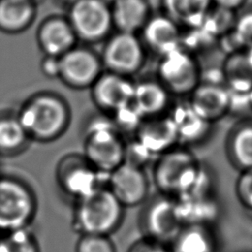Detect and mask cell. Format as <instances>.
<instances>
[{
  "mask_svg": "<svg viewBox=\"0 0 252 252\" xmlns=\"http://www.w3.org/2000/svg\"><path fill=\"white\" fill-rule=\"evenodd\" d=\"M17 116L31 141L48 143L65 133L71 112L61 96L52 93H39L24 103Z\"/></svg>",
  "mask_w": 252,
  "mask_h": 252,
  "instance_id": "cell-1",
  "label": "cell"
},
{
  "mask_svg": "<svg viewBox=\"0 0 252 252\" xmlns=\"http://www.w3.org/2000/svg\"><path fill=\"white\" fill-rule=\"evenodd\" d=\"M125 208L106 185L75 201L73 226L82 234L109 235L121 225Z\"/></svg>",
  "mask_w": 252,
  "mask_h": 252,
  "instance_id": "cell-2",
  "label": "cell"
},
{
  "mask_svg": "<svg viewBox=\"0 0 252 252\" xmlns=\"http://www.w3.org/2000/svg\"><path fill=\"white\" fill-rule=\"evenodd\" d=\"M126 139L116 129L110 116H96L89 121L84 137V153L89 163L108 175L124 162Z\"/></svg>",
  "mask_w": 252,
  "mask_h": 252,
  "instance_id": "cell-3",
  "label": "cell"
},
{
  "mask_svg": "<svg viewBox=\"0 0 252 252\" xmlns=\"http://www.w3.org/2000/svg\"><path fill=\"white\" fill-rule=\"evenodd\" d=\"M37 210L36 197L19 177L0 174V233L27 228Z\"/></svg>",
  "mask_w": 252,
  "mask_h": 252,
  "instance_id": "cell-4",
  "label": "cell"
},
{
  "mask_svg": "<svg viewBox=\"0 0 252 252\" xmlns=\"http://www.w3.org/2000/svg\"><path fill=\"white\" fill-rule=\"evenodd\" d=\"M142 206L139 225L143 236L166 245L172 242L182 227L176 198L158 192Z\"/></svg>",
  "mask_w": 252,
  "mask_h": 252,
  "instance_id": "cell-5",
  "label": "cell"
},
{
  "mask_svg": "<svg viewBox=\"0 0 252 252\" xmlns=\"http://www.w3.org/2000/svg\"><path fill=\"white\" fill-rule=\"evenodd\" d=\"M157 76L170 95L189 96L201 83V68L194 54L181 46L160 56Z\"/></svg>",
  "mask_w": 252,
  "mask_h": 252,
  "instance_id": "cell-6",
  "label": "cell"
},
{
  "mask_svg": "<svg viewBox=\"0 0 252 252\" xmlns=\"http://www.w3.org/2000/svg\"><path fill=\"white\" fill-rule=\"evenodd\" d=\"M67 20L78 39L92 43L104 39L113 27L106 0H76L70 4Z\"/></svg>",
  "mask_w": 252,
  "mask_h": 252,
  "instance_id": "cell-7",
  "label": "cell"
},
{
  "mask_svg": "<svg viewBox=\"0 0 252 252\" xmlns=\"http://www.w3.org/2000/svg\"><path fill=\"white\" fill-rule=\"evenodd\" d=\"M107 175L99 173L81 154L63 157L56 167V181L61 191L75 201L105 185Z\"/></svg>",
  "mask_w": 252,
  "mask_h": 252,
  "instance_id": "cell-8",
  "label": "cell"
},
{
  "mask_svg": "<svg viewBox=\"0 0 252 252\" xmlns=\"http://www.w3.org/2000/svg\"><path fill=\"white\" fill-rule=\"evenodd\" d=\"M100 60L108 72L129 77L144 65L145 45L137 34L117 32L106 40Z\"/></svg>",
  "mask_w": 252,
  "mask_h": 252,
  "instance_id": "cell-9",
  "label": "cell"
},
{
  "mask_svg": "<svg viewBox=\"0 0 252 252\" xmlns=\"http://www.w3.org/2000/svg\"><path fill=\"white\" fill-rule=\"evenodd\" d=\"M102 63L94 51L74 46L59 57V77L73 89L91 88L102 74Z\"/></svg>",
  "mask_w": 252,
  "mask_h": 252,
  "instance_id": "cell-10",
  "label": "cell"
},
{
  "mask_svg": "<svg viewBox=\"0 0 252 252\" xmlns=\"http://www.w3.org/2000/svg\"><path fill=\"white\" fill-rule=\"evenodd\" d=\"M105 185L124 208L143 205L149 198L150 182L145 169L126 162L107 175Z\"/></svg>",
  "mask_w": 252,
  "mask_h": 252,
  "instance_id": "cell-11",
  "label": "cell"
},
{
  "mask_svg": "<svg viewBox=\"0 0 252 252\" xmlns=\"http://www.w3.org/2000/svg\"><path fill=\"white\" fill-rule=\"evenodd\" d=\"M198 160L185 147H175L159 156L153 168V180L158 193L174 197L183 173Z\"/></svg>",
  "mask_w": 252,
  "mask_h": 252,
  "instance_id": "cell-12",
  "label": "cell"
},
{
  "mask_svg": "<svg viewBox=\"0 0 252 252\" xmlns=\"http://www.w3.org/2000/svg\"><path fill=\"white\" fill-rule=\"evenodd\" d=\"M231 98L232 94L224 85L201 81L189 94L187 102L199 117L213 124L230 111Z\"/></svg>",
  "mask_w": 252,
  "mask_h": 252,
  "instance_id": "cell-13",
  "label": "cell"
},
{
  "mask_svg": "<svg viewBox=\"0 0 252 252\" xmlns=\"http://www.w3.org/2000/svg\"><path fill=\"white\" fill-rule=\"evenodd\" d=\"M134 87L129 77L107 71L91 87L92 97L98 108L110 115L132 103Z\"/></svg>",
  "mask_w": 252,
  "mask_h": 252,
  "instance_id": "cell-14",
  "label": "cell"
},
{
  "mask_svg": "<svg viewBox=\"0 0 252 252\" xmlns=\"http://www.w3.org/2000/svg\"><path fill=\"white\" fill-rule=\"evenodd\" d=\"M133 138L154 157L177 147L179 143L177 129L169 115L144 119Z\"/></svg>",
  "mask_w": 252,
  "mask_h": 252,
  "instance_id": "cell-15",
  "label": "cell"
},
{
  "mask_svg": "<svg viewBox=\"0 0 252 252\" xmlns=\"http://www.w3.org/2000/svg\"><path fill=\"white\" fill-rule=\"evenodd\" d=\"M142 41L159 56L182 46L181 28L164 14L152 15L141 31Z\"/></svg>",
  "mask_w": 252,
  "mask_h": 252,
  "instance_id": "cell-16",
  "label": "cell"
},
{
  "mask_svg": "<svg viewBox=\"0 0 252 252\" xmlns=\"http://www.w3.org/2000/svg\"><path fill=\"white\" fill-rule=\"evenodd\" d=\"M37 43L45 56L60 57L76 46L77 36L67 18L50 17L43 21L36 33Z\"/></svg>",
  "mask_w": 252,
  "mask_h": 252,
  "instance_id": "cell-17",
  "label": "cell"
},
{
  "mask_svg": "<svg viewBox=\"0 0 252 252\" xmlns=\"http://www.w3.org/2000/svg\"><path fill=\"white\" fill-rule=\"evenodd\" d=\"M225 155L239 171L252 169V119H242L229 129L225 137Z\"/></svg>",
  "mask_w": 252,
  "mask_h": 252,
  "instance_id": "cell-18",
  "label": "cell"
},
{
  "mask_svg": "<svg viewBox=\"0 0 252 252\" xmlns=\"http://www.w3.org/2000/svg\"><path fill=\"white\" fill-rule=\"evenodd\" d=\"M110 12L117 32L135 34L142 31L153 15L149 0H113Z\"/></svg>",
  "mask_w": 252,
  "mask_h": 252,
  "instance_id": "cell-19",
  "label": "cell"
},
{
  "mask_svg": "<svg viewBox=\"0 0 252 252\" xmlns=\"http://www.w3.org/2000/svg\"><path fill=\"white\" fill-rule=\"evenodd\" d=\"M170 101V94L158 80H144L134 87L132 104L146 118L162 115Z\"/></svg>",
  "mask_w": 252,
  "mask_h": 252,
  "instance_id": "cell-20",
  "label": "cell"
},
{
  "mask_svg": "<svg viewBox=\"0 0 252 252\" xmlns=\"http://www.w3.org/2000/svg\"><path fill=\"white\" fill-rule=\"evenodd\" d=\"M162 14L180 28H200L213 9L212 0H160Z\"/></svg>",
  "mask_w": 252,
  "mask_h": 252,
  "instance_id": "cell-21",
  "label": "cell"
},
{
  "mask_svg": "<svg viewBox=\"0 0 252 252\" xmlns=\"http://www.w3.org/2000/svg\"><path fill=\"white\" fill-rule=\"evenodd\" d=\"M225 87L233 94L246 95L252 92V53L250 50L231 52L223 65Z\"/></svg>",
  "mask_w": 252,
  "mask_h": 252,
  "instance_id": "cell-22",
  "label": "cell"
},
{
  "mask_svg": "<svg viewBox=\"0 0 252 252\" xmlns=\"http://www.w3.org/2000/svg\"><path fill=\"white\" fill-rule=\"evenodd\" d=\"M177 129L179 142L197 144L202 142L211 132L212 124L199 117L190 107L188 102L173 106L168 114Z\"/></svg>",
  "mask_w": 252,
  "mask_h": 252,
  "instance_id": "cell-23",
  "label": "cell"
},
{
  "mask_svg": "<svg viewBox=\"0 0 252 252\" xmlns=\"http://www.w3.org/2000/svg\"><path fill=\"white\" fill-rule=\"evenodd\" d=\"M171 252H215L217 238L211 225L185 224L171 242Z\"/></svg>",
  "mask_w": 252,
  "mask_h": 252,
  "instance_id": "cell-24",
  "label": "cell"
},
{
  "mask_svg": "<svg viewBox=\"0 0 252 252\" xmlns=\"http://www.w3.org/2000/svg\"><path fill=\"white\" fill-rule=\"evenodd\" d=\"M36 4L32 0H0V31L18 33L34 20Z\"/></svg>",
  "mask_w": 252,
  "mask_h": 252,
  "instance_id": "cell-25",
  "label": "cell"
},
{
  "mask_svg": "<svg viewBox=\"0 0 252 252\" xmlns=\"http://www.w3.org/2000/svg\"><path fill=\"white\" fill-rule=\"evenodd\" d=\"M30 138L17 113H0V157H14L25 152Z\"/></svg>",
  "mask_w": 252,
  "mask_h": 252,
  "instance_id": "cell-26",
  "label": "cell"
},
{
  "mask_svg": "<svg viewBox=\"0 0 252 252\" xmlns=\"http://www.w3.org/2000/svg\"><path fill=\"white\" fill-rule=\"evenodd\" d=\"M178 213L182 225H210L219 215V207L213 197L195 201H178Z\"/></svg>",
  "mask_w": 252,
  "mask_h": 252,
  "instance_id": "cell-27",
  "label": "cell"
},
{
  "mask_svg": "<svg viewBox=\"0 0 252 252\" xmlns=\"http://www.w3.org/2000/svg\"><path fill=\"white\" fill-rule=\"evenodd\" d=\"M0 252H40L34 234L27 228L0 233Z\"/></svg>",
  "mask_w": 252,
  "mask_h": 252,
  "instance_id": "cell-28",
  "label": "cell"
},
{
  "mask_svg": "<svg viewBox=\"0 0 252 252\" xmlns=\"http://www.w3.org/2000/svg\"><path fill=\"white\" fill-rule=\"evenodd\" d=\"M229 33L234 42L232 52L252 49V9L243 12L233 21Z\"/></svg>",
  "mask_w": 252,
  "mask_h": 252,
  "instance_id": "cell-29",
  "label": "cell"
},
{
  "mask_svg": "<svg viewBox=\"0 0 252 252\" xmlns=\"http://www.w3.org/2000/svg\"><path fill=\"white\" fill-rule=\"evenodd\" d=\"M109 116L111 117L116 129L125 139L126 137L133 138L144 120L132 103L116 110Z\"/></svg>",
  "mask_w": 252,
  "mask_h": 252,
  "instance_id": "cell-30",
  "label": "cell"
},
{
  "mask_svg": "<svg viewBox=\"0 0 252 252\" xmlns=\"http://www.w3.org/2000/svg\"><path fill=\"white\" fill-rule=\"evenodd\" d=\"M75 252H116V247L109 235L82 234L76 243Z\"/></svg>",
  "mask_w": 252,
  "mask_h": 252,
  "instance_id": "cell-31",
  "label": "cell"
},
{
  "mask_svg": "<svg viewBox=\"0 0 252 252\" xmlns=\"http://www.w3.org/2000/svg\"><path fill=\"white\" fill-rule=\"evenodd\" d=\"M153 158L154 156L136 139L131 138L126 140L124 162L145 169V166Z\"/></svg>",
  "mask_w": 252,
  "mask_h": 252,
  "instance_id": "cell-32",
  "label": "cell"
},
{
  "mask_svg": "<svg viewBox=\"0 0 252 252\" xmlns=\"http://www.w3.org/2000/svg\"><path fill=\"white\" fill-rule=\"evenodd\" d=\"M234 190L240 205L252 211V169L240 171L235 181Z\"/></svg>",
  "mask_w": 252,
  "mask_h": 252,
  "instance_id": "cell-33",
  "label": "cell"
},
{
  "mask_svg": "<svg viewBox=\"0 0 252 252\" xmlns=\"http://www.w3.org/2000/svg\"><path fill=\"white\" fill-rule=\"evenodd\" d=\"M127 252H171V249L166 244L142 236L129 246Z\"/></svg>",
  "mask_w": 252,
  "mask_h": 252,
  "instance_id": "cell-34",
  "label": "cell"
},
{
  "mask_svg": "<svg viewBox=\"0 0 252 252\" xmlns=\"http://www.w3.org/2000/svg\"><path fill=\"white\" fill-rule=\"evenodd\" d=\"M40 68L42 73L49 78L59 77V57L45 56L42 58Z\"/></svg>",
  "mask_w": 252,
  "mask_h": 252,
  "instance_id": "cell-35",
  "label": "cell"
},
{
  "mask_svg": "<svg viewBox=\"0 0 252 252\" xmlns=\"http://www.w3.org/2000/svg\"><path fill=\"white\" fill-rule=\"evenodd\" d=\"M213 5L218 9L234 13L235 11L241 9L247 2V0H212Z\"/></svg>",
  "mask_w": 252,
  "mask_h": 252,
  "instance_id": "cell-36",
  "label": "cell"
},
{
  "mask_svg": "<svg viewBox=\"0 0 252 252\" xmlns=\"http://www.w3.org/2000/svg\"><path fill=\"white\" fill-rule=\"evenodd\" d=\"M61 1H63V2H67V3L71 4V3H73V2H74V1H76V0H61Z\"/></svg>",
  "mask_w": 252,
  "mask_h": 252,
  "instance_id": "cell-37",
  "label": "cell"
},
{
  "mask_svg": "<svg viewBox=\"0 0 252 252\" xmlns=\"http://www.w3.org/2000/svg\"><path fill=\"white\" fill-rule=\"evenodd\" d=\"M249 95H251V98H250V104H252V92L249 94Z\"/></svg>",
  "mask_w": 252,
  "mask_h": 252,
  "instance_id": "cell-38",
  "label": "cell"
},
{
  "mask_svg": "<svg viewBox=\"0 0 252 252\" xmlns=\"http://www.w3.org/2000/svg\"><path fill=\"white\" fill-rule=\"evenodd\" d=\"M32 1H33V2H34V3H35V4H36V3H37V2H38V1H39V0H32Z\"/></svg>",
  "mask_w": 252,
  "mask_h": 252,
  "instance_id": "cell-39",
  "label": "cell"
},
{
  "mask_svg": "<svg viewBox=\"0 0 252 252\" xmlns=\"http://www.w3.org/2000/svg\"><path fill=\"white\" fill-rule=\"evenodd\" d=\"M0 174H1V170H0Z\"/></svg>",
  "mask_w": 252,
  "mask_h": 252,
  "instance_id": "cell-40",
  "label": "cell"
}]
</instances>
